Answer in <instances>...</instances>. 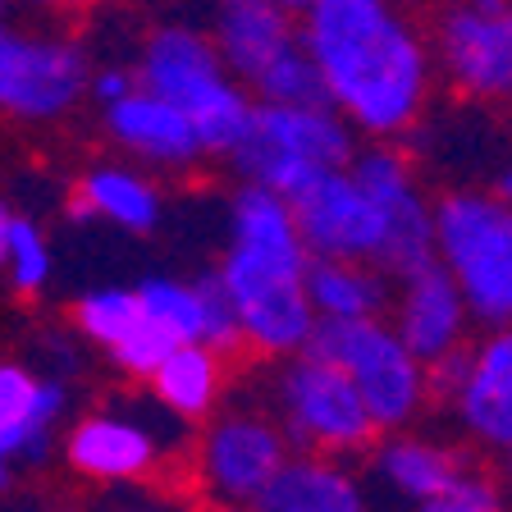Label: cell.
<instances>
[{
	"label": "cell",
	"instance_id": "13",
	"mask_svg": "<svg viewBox=\"0 0 512 512\" xmlns=\"http://www.w3.org/2000/svg\"><path fill=\"white\" fill-rule=\"evenodd\" d=\"M284 458L288 439L279 421L261 412H224L202 439V480L224 508L243 512Z\"/></svg>",
	"mask_w": 512,
	"mask_h": 512
},
{
	"label": "cell",
	"instance_id": "5",
	"mask_svg": "<svg viewBox=\"0 0 512 512\" xmlns=\"http://www.w3.org/2000/svg\"><path fill=\"white\" fill-rule=\"evenodd\" d=\"M206 37L252 101L330 106L316 64L302 46L298 14L279 10L270 0H215Z\"/></svg>",
	"mask_w": 512,
	"mask_h": 512
},
{
	"label": "cell",
	"instance_id": "19",
	"mask_svg": "<svg viewBox=\"0 0 512 512\" xmlns=\"http://www.w3.org/2000/svg\"><path fill=\"white\" fill-rule=\"evenodd\" d=\"M60 412V380H32L23 366H0V453L10 462H42Z\"/></svg>",
	"mask_w": 512,
	"mask_h": 512
},
{
	"label": "cell",
	"instance_id": "24",
	"mask_svg": "<svg viewBox=\"0 0 512 512\" xmlns=\"http://www.w3.org/2000/svg\"><path fill=\"white\" fill-rule=\"evenodd\" d=\"M147 380L156 384V398L170 407V412L197 421V416H206L215 407V398H220V380H224L220 352H211L206 343H174Z\"/></svg>",
	"mask_w": 512,
	"mask_h": 512
},
{
	"label": "cell",
	"instance_id": "4",
	"mask_svg": "<svg viewBox=\"0 0 512 512\" xmlns=\"http://www.w3.org/2000/svg\"><path fill=\"white\" fill-rule=\"evenodd\" d=\"M357 151V128L334 106H284L252 101L243 138L229 147V160L243 183L293 197L302 183L325 170H348Z\"/></svg>",
	"mask_w": 512,
	"mask_h": 512
},
{
	"label": "cell",
	"instance_id": "20",
	"mask_svg": "<svg viewBox=\"0 0 512 512\" xmlns=\"http://www.w3.org/2000/svg\"><path fill=\"white\" fill-rule=\"evenodd\" d=\"M64 453L83 476L96 480H133L147 476L151 462H156V439L151 430H142L138 421L128 416H87L69 430L64 439Z\"/></svg>",
	"mask_w": 512,
	"mask_h": 512
},
{
	"label": "cell",
	"instance_id": "6",
	"mask_svg": "<svg viewBox=\"0 0 512 512\" xmlns=\"http://www.w3.org/2000/svg\"><path fill=\"white\" fill-rule=\"evenodd\" d=\"M435 256L453 275L467 316L503 330L512 316V215L494 192H444L430 206Z\"/></svg>",
	"mask_w": 512,
	"mask_h": 512
},
{
	"label": "cell",
	"instance_id": "29",
	"mask_svg": "<svg viewBox=\"0 0 512 512\" xmlns=\"http://www.w3.org/2000/svg\"><path fill=\"white\" fill-rule=\"evenodd\" d=\"M133 83H138V78H133V69L106 64V69H96V74L87 78V92H92L96 101H101V106H110V101H119V96H124Z\"/></svg>",
	"mask_w": 512,
	"mask_h": 512
},
{
	"label": "cell",
	"instance_id": "1",
	"mask_svg": "<svg viewBox=\"0 0 512 512\" xmlns=\"http://www.w3.org/2000/svg\"><path fill=\"white\" fill-rule=\"evenodd\" d=\"M298 32L325 101L366 138H398L430 96V46L398 0H307Z\"/></svg>",
	"mask_w": 512,
	"mask_h": 512
},
{
	"label": "cell",
	"instance_id": "30",
	"mask_svg": "<svg viewBox=\"0 0 512 512\" xmlns=\"http://www.w3.org/2000/svg\"><path fill=\"white\" fill-rule=\"evenodd\" d=\"M270 5H279V10H288V14H302V10H307V0H270Z\"/></svg>",
	"mask_w": 512,
	"mask_h": 512
},
{
	"label": "cell",
	"instance_id": "14",
	"mask_svg": "<svg viewBox=\"0 0 512 512\" xmlns=\"http://www.w3.org/2000/svg\"><path fill=\"white\" fill-rule=\"evenodd\" d=\"M394 288L398 293L389 298V307H394V334L403 339V348L412 352L416 362L426 366L444 348L462 343L471 316H467V302H462L453 275L439 266V256L426 261V266H416L412 275L394 279Z\"/></svg>",
	"mask_w": 512,
	"mask_h": 512
},
{
	"label": "cell",
	"instance_id": "8",
	"mask_svg": "<svg viewBox=\"0 0 512 512\" xmlns=\"http://www.w3.org/2000/svg\"><path fill=\"white\" fill-rule=\"evenodd\" d=\"M279 430L288 448L325 458H357L380 439V426L348 375L307 352H288L279 371Z\"/></svg>",
	"mask_w": 512,
	"mask_h": 512
},
{
	"label": "cell",
	"instance_id": "28",
	"mask_svg": "<svg viewBox=\"0 0 512 512\" xmlns=\"http://www.w3.org/2000/svg\"><path fill=\"white\" fill-rule=\"evenodd\" d=\"M416 512H503V494H499V485H490L480 471L467 467L444 494L416 503Z\"/></svg>",
	"mask_w": 512,
	"mask_h": 512
},
{
	"label": "cell",
	"instance_id": "23",
	"mask_svg": "<svg viewBox=\"0 0 512 512\" xmlns=\"http://www.w3.org/2000/svg\"><path fill=\"white\" fill-rule=\"evenodd\" d=\"M74 220H110L128 234H151L160 220L156 188L133 170H92L69 197Z\"/></svg>",
	"mask_w": 512,
	"mask_h": 512
},
{
	"label": "cell",
	"instance_id": "27",
	"mask_svg": "<svg viewBox=\"0 0 512 512\" xmlns=\"http://www.w3.org/2000/svg\"><path fill=\"white\" fill-rule=\"evenodd\" d=\"M138 293L151 316L170 330L174 343H197V298H192V284H179V279H147V284H138Z\"/></svg>",
	"mask_w": 512,
	"mask_h": 512
},
{
	"label": "cell",
	"instance_id": "16",
	"mask_svg": "<svg viewBox=\"0 0 512 512\" xmlns=\"http://www.w3.org/2000/svg\"><path fill=\"white\" fill-rule=\"evenodd\" d=\"M462 426L480 448L508 453L512 448V339L508 330H490V339L471 348V371L453 394Z\"/></svg>",
	"mask_w": 512,
	"mask_h": 512
},
{
	"label": "cell",
	"instance_id": "10",
	"mask_svg": "<svg viewBox=\"0 0 512 512\" xmlns=\"http://www.w3.org/2000/svg\"><path fill=\"white\" fill-rule=\"evenodd\" d=\"M348 174L371 192V202L384 215V234L375 266L389 279L412 275L416 266L435 261V229H430V206L416 192L412 160L398 147H389L384 138H375V147H357L348 160Z\"/></svg>",
	"mask_w": 512,
	"mask_h": 512
},
{
	"label": "cell",
	"instance_id": "18",
	"mask_svg": "<svg viewBox=\"0 0 512 512\" xmlns=\"http://www.w3.org/2000/svg\"><path fill=\"white\" fill-rule=\"evenodd\" d=\"M106 128L119 147L138 151L151 165H192L202 160V147H197V133L183 119V110H174L165 96L147 92V87H128L119 101L106 106Z\"/></svg>",
	"mask_w": 512,
	"mask_h": 512
},
{
	"label": "cell",
	"instance_id": "12",
	"mask_svg": "<svg viewBox=\"0 0 512 512\" xmlns=\"http://www.w3.org/2000/svg\"><path fill=\"white\" fill-rule=\"evenodd\" d=\"M284 202L293 211V229H298L302 247L311 256H343V261H371L375 266L384 215L371 202V192L348 170L316 174Z\"/></svg>",
	"mask_w": 512,
	"mask_h": 512
},
{
	"label": "cell",
	"instance_id": "25",
	"mask_svg": "<svg viewBox=\"0 0 512 512\" xmlns=\"http://www.w3.org/2000/svg\"><path fill=\"white\" fill-rule=\"evenodd\" d=\"M0 266L10 270V284L19 293H37L51 275V247H46L42 229L32 220H23L19 211L10 215V238H5V256H0Z\"/></svg>",
	"mask_w": 512,
	"mask_h": 512
},
{
	"label": "cell",
	"instance_id": "15",
	"mask_svg": "<svg viewBox=\"0 0 512 512\" xmlns=\"http://www.w3.org/2000/svg\"><path fill=\"white\" fill-rule=\"evenodd\" d=\"M74 320L128 375H151L160 357L174 348L170 330L147 311L138 288H96L74 307Z\"/></svg>",
	"mask_w": 512,
	"mask_h": 512
},
{
	"label": "cell",
	"instance_id": "31",
	"mask_svg": "<svg viewBox=\"0 0 512 512\" xmlns=\"http://www.w3.org/2000/svg\"><path fill=\"white\" fill-rule=\"evenodd\" d=\"M10 471H14V462L5 458V453H0V490H5V485H10Z\"/></svg>",
	"mask_w": 512,
	"mask_h": 512
},
{
	"label": "cell",
	"instance_id": "32",
	"mask_svg": "<svg viewBox=\"0 0 512 512\" xmlns=\"http://www.w3.org/2000/svg\"><path fill=\"white\" fill-rule=\"evenodd\" d=\"M37 5H83V0H37Z\"/></svg>",
	"mask_w": 512,
	"mask_h": 512
},
{
	"label": "cell",
	"instance_id": "7",
	"mask_svg": "<svg viewBox=\"0 0 512 512\" xmlns=\"http://www.w3.org/2000/svg\"><path fill=\"white\" fill-rule=\"evenodd\" d=\"M307 357L334 362L352 380V389L362 394L371 421L384 430L412 426V416L426 407V380H421V362L403 348L394 325H384L380 316L343 320V316H316L311 334L302 339Z\"/></svg>",
	"mask_w": 512,
	"mask_h": 512
},
{
	"label": "cell",
	"instance_id": "2",
	"mask_svg": "<svg viewBox=\"0 0 512 512\" xmlns=\"http://www.w3.org/2000/svg\"><path fill=\"white\" fill-rule=\"evenodd\" d=\"M307 261L311 252L293 229V211L284 197L243 183L234 197V247L215 270V279L238 316L243 343H252L266 357L298 352L311 334L316 311L302 284Z\"/></svg>",
	"mask_w": 512,
	"mask_h": 512
},
{
	"label": "cell",
	"instance_id": "21",
	"mask_svg": "<svg viewBox=\"0 0 512 512\" xmlns=\"http://www.w3.org/2000/svg\"><path fill=\"white\" fill-rule=\"evenodd\" d=\"M389 439H375V476L384 480V490H394L403 503H426L435 494H444L462 471L471 467L462 453L453 448H439L430 439L416 435H394L384 430Z\"/></svg>",
	"mask_w": 512,
	"mask_h": 512
},
{
	"label": "cell",
	"instance_id": "3",
	"mask_svg": "<svg viewBox=\"0 0 512 512\" xmlns=\"http://www.w3.org/2000/svg\"><path fill=\"white\" fill-rule=\"evenodd\" d=\"M138 87L165 96L174 110L197 133L202 156H229L252 115V96L224 69L220 51L206 32L188 28V23H165L142 42L138 69H133Z\"/></svg>",
	"mask_w": 512,
	"mask_h": 512
},
{
	"label": "cell",
	"instance_id": "26",
	"mask_svg": "<svg viewBox=\"0 0 512 512\" xmlns=\"http://www.w3.org/2000/svg\"><path fill=\"white\" fill-rule=\"evenodd\" d=\"M192 298H197V343H206L211 352H234L243 343L238 334V316L224 298V288L215 275H197L192 279Z\"/></svg>",
	"mask_w": 512,
	"mask_h": 512
},
{
	"label": "cell",
	"instance_id": "22",
	"mask_svg": "<svg viewBox=\"0 0 512 512\" xmlns=\"http://www.w3.org/2000/svg\"><path fill=\"white\" fill-rule=\"evenodd\" d=\"M307 302L316 316H384L394 298V279L371 261H343V256H311L307 261Z\"/></svg>",
	"mask_w": 512,
	"mask_h": 512
},
{
	"label": "cell",
	"instance_id": "17",
	"mask_svg": "<svg viewBox=\"0 0 512 512\" xmlns=\"http://www.w3.org/2000/svg\"><path fill=\"white\" fill-rule=\"evenodd\" d=\"M243 512H366V494L339 458L298 453L279 462V471Z\"/></svg>",
	"mask_w": 512,
	"mask_h": 512
},
{
	"label": "cell",
	"instance_id": "9",
	"mask_svg": "<svg viewBox=\"0 0 512 512\" xmlns=\"http://www.w3.org/2000/svg\"><path fill=\"white\" fill-rule=\"evenodd\" d=\"M430 64L471 101H494L512 87V10L508 0H444L435 19Z\"/></svg>",
	"mask_w": 512,
	"mask_h": 512
},
{
	"label": "cell",
	"instance_id": "33",
	"mask_svg": "<svg viewBox=\"0 0 512 512\" xmlns=\"http://www.w3.org/2000/svg\"><path fill=\"white\" fill-rule=\"evenodd\" d=\"M0 23H5V0H0Z\"/></svg>",
	"mask_w": 512,
	"mask_h": 512
},
{
	"label": "cell",
	"instance_id": "11",
	"mask_svg": "<svg viewBox=\"0 0 512 512\" xmlns=\"http://www.w3.org/2000/svg\"><path fill=\"white\" fill-rule=\"evenodd\" d=\"M87 78L92 64L78 42L0 23V110L19 119H55L87 92Z\"/></svg>",
	"mask_w": 512,
	"mask_h": 512
}]
</instances>
